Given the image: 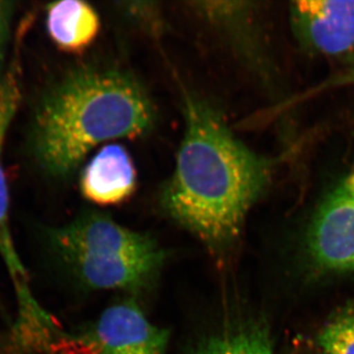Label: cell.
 <instances>
[{"label":"cell","mask_w":354,"mask_h":354,"mask_svg":"<svg viewBox=\"0 0 354 354\" xmlns=\"http://www.w3.org/2000/svg\"><path fill=\"white\" fill-rule=\"evenodd\" d=\"M298 38L324 55L354 50V1H297L290 8Z\"/></svg>","instance_id":"6"},{"label":"cell","mask_w":354,"mask_h":354,"mask_svg":"<svg viewBox=\"0 0 354 354\" xmlns=\"http://www.w3.org/2000/svg\"><path fill=\"white\" fill-rule=\"evenodd\" d=\"M29 26L21 24L10 64L0 87V241L12 234L9 221V191L4 171L3 153L7 133L21 101V43Z\"/></svg>","instance_id":"9"},{"label":"cell","mask_w":354,"mask_h":354,"mask_svg":"<svg viewBox=\"0 0 354 354\" xmlns=\"http://www.w3.org/2000/svg\"><path fill=\"white\" fill-rule=\"evenodd\" d=\"M75 339L93 354H167L169 333L151 323L129 300L104 310Z\"/></svg>","instance_id":"5"},{"label":"cell","mask_w":354,"mask_h":354,"mask_svg":"<svg viewBox=\"0 0 354 354\" xmlns=\"http://www.w3.org/2000/svg\"><path fill=\"white\" fill-rule=\"evenodd\" d=\"M120 10L128 19L158 36L164 30L162 14L155 2H121Z\"/></svg>","instance_id":"12"},{"label":"cell","mask_w":354,"mask_h":354,"mask_svg":"<svg viewBox=\"0 0 354 354\" xmlns=\"http://www.w3.org/2000/svg\"><path fill=\"white\" fill-rule=\"evenodd\" d=\"M137 188L132 157L120 144H108L88 160L80 177V189L88 201L101 206L124 203Z\"/></svg>","instance_id":"7"},{"label":"cell","mask_w":354,"mask_h":354,"mask_svg":"<svg viewBox=\"0 0 354 354\" xmlns=\"http://www.w3.org/2000/svg\"><path fill=\"white\" fill-rule=\"evenodd\" d=\"M324 354H354V314L326 326L318 337Z\"/></svg>","instance_id":"11"},{"label":"cell","mask_w":354,"mask_h":354,"mask_svg":"<svg viewBox=\"0 0 354 354\" xmlns=\"http://www.w3.org/2000/svg\"><path fill=\"white\" fill-rule=\"evenodd\" d=\"M183 115V138L160 190V206L209 251L223 252L264 191L269 162L237 139L220 109L204 97L185 94Z\"/></svg>","instance_id":"1"},{"label":"cell","mask_w":354,"mask_h":354,"mask_svg":"<svg viewBox=\"0 0 354 354\" xmlns=\"http://www.w3.org/2000/svg\"><path fill=\"white\" fill-rule=\"evenodd\" d=\"M307 243L321 269L354 272V174L324 199L310 225Z\"/></svg>","instance_id":"4"},{"label":"cell","mask_w":354,"mask_h":354,"mask_svg":"<svg viewBox=\"0 0 354 354\" xmlns=\"http://www.w3.org/2000/svg\"><path fill=\"white\" fill-rule=\"evenodd\" d=\"M46 30L55 46L79 55L95 43L101 31L99 13L81 0L53 2L46 7Z\"/></svg>","instance_id":"8"},{"label":"cell","mask_w":354,"mask_h":354,"mask_svg":"<svg viewBox=\"0 0 354 354\" xmlns=\"http://www.w3.org/2000/svg\"><path fill=\"white\" fill-rule=\"evenodd\" d=\"M156 120L155 104L132 73L80 65L41 95L32 120V157L46 176L67 178L95 146L144 136Z\"/></svg>","instance_id":"2"},{"label":"cell","mask_w":354,"mask_h":354,"mask_svg":"<svg viewBox=\"0 0 354 354\" xmlns=\"http://www.w3.org/2000/svg\"><path fill=\"white\" fill-rule=\"evenodd\" d=\"M15 3L10 1H0V87L3 82L7 67V51L12 29Z\"/></svg>","instance_id":"13"},{"label":"cell","mask_w":354,"mask_h":354,"mask_svg":"<svg viewBox=\"0 0 354 354\" xmlns=\"http://www.w3.org/2000/svg\"><path fill=\"white\" fill-rule=\"evenodd\" d=\"M51 250L93 290H145L155 283L165 252L150 234L88 212L48 232Z\"/></svg>","instance_id":"3"},{"label":"cell","mask_w":354,"mask_h":354,"mask_svg":"<svg viewBox=\"0 0 354 354\" xmlns=\"http://www.w3.org/2000/svg\"><path fill=\"white\" fill-rule=\"evenodd\" d=\"M194 354H272V348L265 328L245 325L205 339Z\"/></svg>","instance_id":"10"},{"label":"cell","mask_w":354,"mask_h":354,"mask_svg":"<svg viewBox=\"0 0 354 354\" xmlns=\"http://www.w3.org/2000/svg\"><path fill=\"white\" fill-rule=\"evenodd\" d=\"M351 79H353V80H354V76H353V78H351Z\"/></svg>","instance_id":"14"}]
</instances>
